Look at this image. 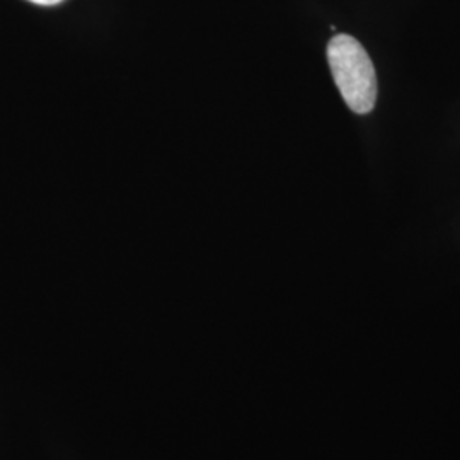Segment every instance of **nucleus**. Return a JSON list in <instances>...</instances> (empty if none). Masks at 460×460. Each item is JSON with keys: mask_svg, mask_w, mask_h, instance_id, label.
<instances>
[{"mask_svg": "<svg viewBox=\"0 0 460 460\" xmlns=\"http://www.w3.org/2000/svg\"><path fill=\"white\" fill-rule=\"evenodd\" d=\"M328 62L348 108L357 115L370 113L377 101V75L362 45L353 36L336 34L328 43Z\"/></svg>", "mask_w": 460, "mask_h": 460, "instance_id": "1", "label": "nucleus"}, {"mask_svg": "<svg viewBox=\"0 0 460 460\" xmlns=\"http://www.w3.org/2000/svg\"><path fill=\"white\" fill-rule=\"evenodd\" d=\"M28 2L36 4V5H57V4H60L64 0H28Z\"/></svg>", "mask_w": 460, "mask_h": 460, "instance_id": "2", "label": "nucleus"}]
</instances>
